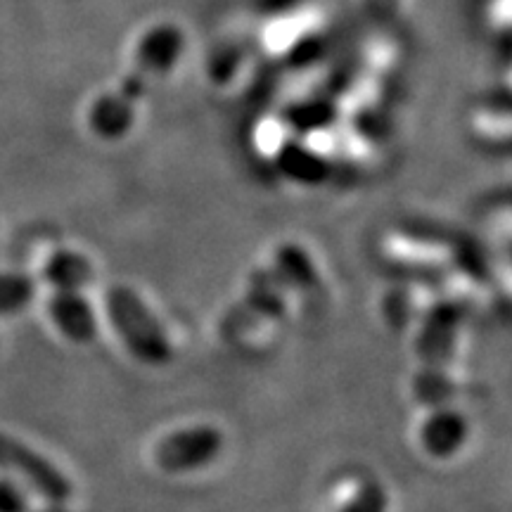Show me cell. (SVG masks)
Instances as JSON below:
<instances>
[{"label":"cell","mask_w":512,"mask_h":512,"mask_svg":"<svg viewBox=\"0 0 512 512\" xmlns=\"http://www.w3.org/2000/svg\"><path fill=\"white\" fill-rule=\"evenodd\" d=\"M105 309L126 351L138 363L157 368L171 361L174 349L169 335L136 290L126 285L110 287L105 294Z\"/></svg>","instance_id":"1"},{"label":"cell","mask_w":512,"mask_h":512,"mask_svg":"<svg viewBox=\"0 0 512 512\" xmlns=\"http://www.w3.org/2000/svg\"><path fill=\"white\" fill-rule=\"evenodd\" d=\"M292 290L287 287L283 275L273 266L259 268L249 275L247 290L230 309L223 313L219 332L226 342L240 339L249 330L256 328L261 320H278L287 311V294Z\"/></svg>","instance_id":"2"},{"label":"cell","mask_w":512,"mask_h":512,"mask_svg":"<svg viewBox=\"0 0 512 512\" xmlns=\"http://www.w3.org/2000/svg\"><path fill=\"white\" fill-rule=\"evenodd\" d=\"M223 432L214 425H190L181 430L164 434L157 441L155 465L166 475H183V472L202 470L221 456Z\"/></svg>","instance_id":"3"},{"label":"cell","mask_w":512,"mask_h":512,"mask_svg":"<svg viewBox=\"0 0 512 512\" xmlns=\"http://www.w3.org/2000/svg\"><path fill=\"white\" fill-rule=\"evenodd\" d=\"M0 470L15 472L53 505H64L72 498V484L48 458L5 432H0Z\"/></svg>","instance_id":"4"},{"label":"cell","mask_w":512,"mask_h":512,"mask_svg":"<svg viewBox=\"0 0 512 512\" xmlns=\"http://www.w3.org/2000/svg\"><path fill=\"white\" fill-rule=\"evenodd\" d=\"M460 323H463V309H460V304L441 302L427 311L418 332V342H415L420 370H427V373H446L448 361H451L453 349H456Z\"/></svg>","instance_id":"5"},{"label":"cell","mask_w":512,"mask_h":512,"mask_svg":"<svg viewBox=\"0 0 512 512\" xmlns=\"http://www.w3.org/2000/svg\"><path fill=\"white\" fill-rule=\"evenodd\" d=\"M470 437V422L458 408L441 406L432 408L430 418L420 427V444L432 458H453Z\"/></svg>","instance_id":"6"},{"label":"cell","mask_w":512,"mask_h":512,"mask_svg":"<svg viewBox=\"0 0 512 512\" xmlns=\"http://www.w3.org/2000/svg\"><path fill=\"white\" fill-rule=\"evenodd\" d=\"M50 318L62 337L74 344H91L98 335L95 313L79 290H57L48 304Z\"/></svg>","instance_id":"7"},{"label":"cell","mask_w":512,"mask_h":512,"mask_svg":"<svg viewBox=\"0 0 512 512\" xmlns=\"http://www.w3.org/2000/svg\"><path fill=\"white\" fill-rule=\"evenodd\" d=\"M273 268L283 275V280L292 292H304L316 287L318 273L311 256L297 245H283L275 252Z\"/></svg>","instance_id":"8"},{"label":"cell","mask_w":512,"mask_h":512,"mask_svg":"<svg viewBox=\"0 0 512 512\" xmlns=\"http://www.w3.org/2000/svg\"><path fill=\"white\" fill-rule=\"evenodd\" d=\"M46 278L55 290H81L91 280V264L74 252H57L48 261Z\"/></svg>","instance_id":"9"},{"label":"cell","mask_w":512,"mask_h":512,"mask_svg":"<svg viewBox=\"0 0 512 512\" xmlns=\"http://www.w3.org/2000/svg\"><path fill=\"white\" fill-rule=\"evenodd\" d=\"M34 297V280L29 275H0V316L22 311Z\"/></svg>","instance_id":"10"},{"label":"cell","mask_w":512,"mask_h":512,"mask_svg":"<svg viewBox=\"0 0 512 512\" xmlns=\"http://www.w3.org/2000/svg\"><path fill=\"white\" fill-rule=\"evenodd\" d=\"M389 510V494L380 482H363L356 489V494L349 498L337 512H387Z\"/></svg>","instance_id":"11"},{"label":"cell","mask_w":512,"mask_h":512,"mask_svg":"<svg viewBox=\"0 0 512 512\" xmlns=\"http://www.w3.org/2000/svg\"><path fill=\"white\" fill-rule=\"evenodd\" d=\"M0 512H29V503L8 479H0Z\"/></svg>","instance_id":"12"},{"label":"cell","mask_w":512,"mask_h":512,"mask_svg":"<svg viewBox=\"0 0 512 512\" xmlns=\"http://www.w3.org/2000/svg\"><path fill=\"white\" fill-rule=\"evenodd\" d=\"M57 512H62V510H57Z\"/></svg>","instance_id":"13"}]
</instances>
